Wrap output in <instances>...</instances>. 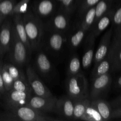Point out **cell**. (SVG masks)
Wrapping results in <instances>:
<instances>
[{
    "instance_id": "obj_6",
    "label": "cell",
    "mask_w": 121,
    "mask_h": 121,
    "mask_svg": "<svg viewBox=\"0 0 121 121\" xmlns=\"http://www.w3.org/2000/svg\"><path fill=\"white\" fill-rule=\"evenodd\" d=\"M57 98L55 96H39L35 95L30 97L27 106L44 113L55 112Z\"/></svg>"
},
{
    "instance_id": "obj_20",
    "label": "cell",
    "mask_w": 121,
    "mask_h": 121,
    "mask_svg": "<svg viewBox=\"0 0 121 121\" xmlns=\"http://www.w3.org/2000/svg\"><path fill=\"white\" fill-rule=\"evenodd\" d=\"M112 67V57L111 52L109 51L108 54L102 60L94 66L92 73V79L102 74L109 73Z\"/></svg>"
},
{
    "instance_id": "obj_27",
    "label": "cell",
    "mask_w": 121,
    "mask_h": 121,
    "mask_svg": "<svg viewBox=\"0 0 121 121\" xmlns=\"http://www.w3.org/2000/svg\"><path fill=\"white\" fill-rule=\"evenodd\" d=\"M80 0H57L56 3L60 5V9L71 15L78 8Z\"/></svg>"
},
{
    "instance_id": "obj_37",
    "label": "cell",
    "mask_w": 121,
    "mask_h": 121,
    "mask_svg": "<svg viewBox=\"0 0 121 121\" xmlns=\"http://www.w3.org/2000/svg\"><path fill=\"white\" fill-rule=\"evenodd\" d=\"M121 118V106L113 108L112 112V119Z\"/></svg>"
},
{
    "instance_id": "obj_41",
    "label": "cell",
    "mask_w": 121,
    "mask_h": 121,
    "mask_svg": "<svg viewBox=\"0 0 121 121\" xmlns=\"http://www.w3.org/2000/svg\"><path fill=\"white\" fill-rule=\"evenodd\" d=\"M5 19V18H4L1 15V14H0V26H1V25L2 24V22H3L4 20Z\"/></svg>"
},
{
    "instance_id": "obj_14",
    "label": "cell",
    "mask_w": 121,
    "mask_h": 121,
    "mask_svg": "<svg viewBox=\"0 0 121 121\" xmlns=\"http://www.w3.org/2000/svg\"><path fill=\"white\" fill-rule=\"evenodd\" d=\"M54 0H36L33 6L35 15L39 18H47L54 14L56 7Z\"/></svg>"
},
{
    "instance_id": "obj_25",
    "label": "cell",
    "mask_w": 121,
    "mask_h": 121,
    "mask_svg": "<svg viewBox=\"0 0 121 121\" xmlns=\"http://www.w3.org/2000/svg\"><path fill=\"white\" fill-rule=\"evenodd\" d=\"M82 62L80 57L77 54L71 56L67 66V76H72L81 73Z\"/></svg>"
},
{
    "instance_id": "obj_33",
    "label": "cell",
    "mask_w": 121,
    "mask_h": 121,
    "mask_svg": "<svg viewBox=\"0 0 121 121\" xmlns=\"http://www.w3.org/2000/svg\"><path fill=\"white\" fill-rule=\"evenodd\" d=\"M99 1V0H80L78 8V15L79 17L80 18L87 9L95 6Z\"/></svg>"
},
{
    "instance_id": "obj_9",
    "label": "cell",
    "mask_w": 121,
    "mask_h": 121,
    "mask_svg": "<svg viewBox=\"0 0 121 121\" xmlns=\"http://www.w3.org/2000/svg\"><path fill=\"white\" fill-rule=\"evenodd\" d=\"M13 21L6 18L0 26V59L8 53L10 48Z\"/></svg>"
},
{
    "instance_id": "obj_5",
    "label": "cell",
    "mask_w": 121,
    "mask_h": 121,
    "mask_svg": "<svg viewBox=\"0 0 121 121\" xmlns=\"http://www.w3.org/2000/svg\"><path fill=\"white\" fill-rule=\"evenodd\" d=\"M27 81L35 95L39 96H53L52 92L39 78L35 70L32 66H28L26 69Z\"/></svg>"
},
{
    "instance_id": "obj_43",
    "label": "cell",
    "mask_w": 121,
    "mask_h": 121,
    "mask_svg": "<svg viewBox=\"0 0 121 121\" xmlns=\"http://www.w3.org/2000/svg\"><path fill=\"white\" fill-rule=\"evenodd\" d=\"M113 42H115V41H113ZM118 43H121V40L120 41H119V42H118Z\"/></svg>"
},
{
    "instance_id": "obj_38",
    "label": "cell",
    "mask_w": 121,
    "mask_h": 121,
    "mask_svg": "<svg viewBox=\"0 0 121 121\" xmlns=\"http://www.w3.org/2000/svg\"><path fill=\"white\" fill-rule=\"evenodd\" d=\"M111 106L112 107V108H118L119 106H121V95L117 97L116 99H113L112 101H111L110 102Z\"/></svg>"
},
{
    "instance_id": "obj_44",
    "label": "cell",
    "mask_w": 121,
    "mask_h": 121,
    "mask_svg": "<svg viewBox=\"0 0 121 121\" xmlns=\"http://www.w3.org/2000/svg\"><path fill=\"white\" fill-rule=\"evenodd\" d=\"M1 92H0V97H1Z\"/></svg>"
},
{
    "instance_id": "obj_23",
    "label": "cell",
    "mask_w": 121,
    "mask_h": 121,
    "mask_svg": "<svg viewBox=\"0 0 121 121\" xmlns=\"http://www.w3.org/2000/svg\"><path fill=\"white\" fill-rule=\"evenodd\" d=\"M110 52L112 57V67L113 70H121V43L112 42Z\"/></svg>"
},
{
    "instance_id": "obj_13",
    "label": "cell",
    "mask_w": 121,
    "mask_h": 121,
    "mask_svg": "<svg viewBox=\"0 0 121 121\" xmlns=\"http://www.w3.org/2000/svg\"><path fill=\"white\" fill-rule=\"evenodd\" d=\"M70 15L60 9L52 15L48 22L49 29L65 33L69 27Z\"/></svg>"
},
{
    "instance_id": "obj_40",
    "label": "cell",
    "mask_w": 121,
    "mask_h": 121,
    "mask_svg": "<svg viewBox=\"0 0 121 121\" xmlns=\"http://www.w3.org/2000/svg\"><path fill=\"white\" fill-rule=\"evenodd\" d=\"M115 87L117 89L121 90V75L117 80L115 83Z\"/></svg>"
},
{
    "instance_id": "obj_2",
    "label": "cell",
    "mask_w": 121,
    "mask_h": 121,
    "mask_svg": "<svg viewBox=\"0 0 121 121\" xmlns=\"http://www.w3.org/2000/svg\"><path fill=\"white\" fill-rule=\"evenodd\" d=\"M2 120L24 121H52L57 119L50 118L46 113L40 112L28 106H21L8 109L4 114Z\"/></svg>"
},
{
    "instance_id": "obj_24",
    "label": "cell",
    "mask_w": 121,
    "mask_h": 121,
    "mask_svg": "<svg viewBox=\"0 0 121 121\" xmlns=\"http://www.w3.org/2000/svg\"><path fill=\"white\" fill-rule=\"evenodd\" d=\"M90 102L91 99L89 97L74 100L73 119H80L90 104Z\"/></svg>"
},
{
    "instance_id": "obj_32",
    "label": "cell",
    "mask_w": 121,
    "mask_h": 121,
    "mask_svg": "<svg viewBox=\"0 0 121 121\" xmlns=\"http://www.w3.org/2000/svg\"><path fill=\"white\" fill-rule=\"evenodd\" d=\"M2 66L8 71L9 74L14 79V80H16L19 78L25 76V74H24L23 72L20 69V67L17 65H14L13 63H6Z\"/></svg>"
},
{
    "instance_id": "obj_34",
    "label": "cell",
    "mask_w": 121,
    "mask_h": 121,
    "mask_svg": "<svg viewBox=\"0 0 121 121\" xmlns=\"http://www.w3.org/2000/svg\"><path fill=\"white\" fill-rule=\"evenodd\" d=\"M1 73L2 75V80L4 82V85L5 89L6 92H8L12 89L13 83H14V79L12 78L11 76L9 74L8 71L3 67L2 65V67L1 68Z\"/></svg>"
},
{
    "instance_id": "obj_42",
    "label": "cell",
    "mask_w": 121,
    "mask_h": 121,
    "mask_svg": "<svg viewBox=\"0 0 121 121\" xmlns=\"http://www.w3.org/2000/svg\"><path fill=\"white\" fill-rule=\"evenodd\" d=\"M1 66H2V65H1V60H0V68L1 67Z\"/></svg>"
},
{
    "instance_id": "obj_30",
    "label": "cell",
    "mask_w": 121,
    "mask_h": 121,
    "mask_svg": "<svg viewBox=\"0 0 121 121\" xmlns=\"http://www.w3.org/2000/svg\"><path fill=\"white\" fill-rule=\"evenodd\" d=\"M11 89L20 92H32L26 76L14 80Z\"/></svg>"
},
{
    "instance_id": "obj_16",
    "label": "cell",
    "mask_w": 121,
    "mask_h": 121,
    "mask_svg": "<svg viewBox=\"0 0 121 121\" xmlns=\"http://www.w3.org/2000/svg\"><path fill=\"white\" fill-rule=\"evenodd\" d=\"M39 50L34 59V66L40 74L46 77L52 72L53 66L44 53L39 49Z\"/></svg>"
},
{
    "instance_id": "obj_1",
    "label": "cell",
    "mask_w": 121,
    "mask_h": 121,
    "mask_svg": "<svg viewBox=\"0 0 121 121\" xmlns=\"http://www.w3.org/2000/svg\"><path fill=\"white\" fill-rule=\"evenodd\" d=\"M24 24L31 51H36L41 47L44 34V26L40 18L31 12L22 15Z\"/></svg>"
},
{
    "instance_id": "obj_15",
    "label": "cell",
    "mask_w": 121,
    "mask_h": 121,
    "mask_svg": "<svg viewBox=\"0 0 121 121\" xmlns=\"http://www.w3.org/2000/svg\"><path fill=\"white\" fill-rule=\"evenodd\" d=\"M47 44L48 48L54 53H59L62 50L66 41L65 33L50 29Z\"/></svg>"
},
{
    "instance_id": "obj_7",
    "label": "cell",
    "mask_w": 121,
    "mask_h": 121,
    "mask_svg": "<svg viewBox=\"0 0 121 121\" xmlns=\"http://www.w3.org/2000/svg\"><path fill=\"white\" fill-rule=\"evenodd\" d=\"M92 79L93 82L90 91L89 98L91 99L100 98L111 86L112 83L111 74L108 73Z\"/></svg>"
},
{
    "instance_id": "obj_45",
    "label": "cell",
    "mask_w": 121,
    "mask_h": 121,
    "mask_svg": "<svg viewBox=\"0 0 121 121\" xmlns=\"http://www.w3.org/2000/svg\"><path fill=\"white\" fill-rule=\"evenodd\" d=\"M1 1V0H0V1Z\"/></svg>"
},
{
    "instance_id": "obj_19",
    "label": "cell",
    "mask_w": 121,
    "mask_h": 121,
    "mask_svg": "<svg viewBox=\"0 0 121 121\" xmlns=\"http://www.w3.org/2000/svg\"><path fill=\"white\" fill-rule=\"evenodd\" d=\"M91 104L99 112L104 121L112 119V112L113 108L110 103L101 98L91 99Z\"/></svg>"
},
{
    "instance_id": "obj_4",
    "label": "cell",
    "mask_w": 121,
    "mask_h": 121,
    "mask_svg": "<svg viewBox=\"0 0 121 121\" xmlns=\"http://www.w3.org/2000/svg\"><path fill=\"white\" fill-rule=\"evenodd\" d=\"M66 88L67 95L74 100L89 97L87 79L82 73L67 76Z\"/></svg>"
},
{
    "instance_id": "obj_11",
    "label": "cell",
    "mask_w": 121,
    "mask_h": 121,
    "mask_svg": "<svg viewBox=\"0 0 121 121\" xmlns=\"http://www.w3.org/2000/svg\"><path fill=\"white\" fill-rule=\"evenodd\" d=\"M96 38L91 31L85 37V47L83 50L82 59L81 60L82 67L83 69L87 70L93 63L95 55V40Z\"/></svg>"
},
{
    "instance_id": "obj_36",
    "label": "cell",
    "mask_w": 121,
    "mask_h": 121,
    "mask_svg": "<svg viewBox=\"0 0 121 121\" xmlns=\"http://www.w3.org/2000/svg\"><path fill=\"white\" fill-rule=\"evenodd\" d=\"M115 35L113 37V41L119 42L121 40V24L120 26L114 30Z\"/></svg>"
},
{
    "instance_id": "obj_29",
    "label": "cell",
    "mask_w": 121,
    "mask_h": 121,
    "mask_svg": "<svg viewBox=\"0 0 121 121\" xmlns=\"http://www.w3.org/2000/svg\"><path fill=\"white\" fill-rule=\"evenodd\" d=\"M16 0H1L0 1V14L4 18L11 17Z\"/></svg>"
},
{
    "instance_id": "obj_10",
    "label": "cell",
    "mask_w": 121,
    "mask_h": 121,
    "mask_svg": "<svg viewBox=\"0 0 121 121\" xmlns=\"http://www.w3.org/2000/svg\"><path fill=\"white\" fill-rule=\"evenodd\" d=\"M113 30L112 27L110 28L102 37L98 48L95 52L93 61L94 66L102 60L108 54L111 46V39L113 33Z\"/></svg>"
},
{
    "instance_id": "obj_3",
    "label": "cell",
    "mask_w": 121,
    "mask_h": 121,
    "mask_svg": "<svg viewBox=\"0 0 121 121\" xmlns=\"http://www.w3.org/2000/svg\"><path fill=\"white\" fill-rule=\"evenodd\" d=\"M8 53L11 63L17 65L18 67H22L27 63L31 53L24 44L19 39L13 27V25L11 43Z\"/></svg>"
},
{
    "instance_id": "obj_21",
    "label": "cell",
    "mask_w": 121,
    "mask_h": 121,
    "mask_svg": "<svg viewBox=\"0 0 121 121\" xmlns=\"http://www.w3.org/2000/svg\"><path fill=\"white\" fill-rule=\"evenodd\" d=\"M89 31L83 29L81 27H78L77 30L74 31L69 37L68 40L69 46L72 50L78 48L84 40L86 36V34Z\"/></svg>"
},
{
    "instance_id": "obj_28",
    "label": "cell",
    "mask_w": 121,
    "mask_h": 121,
    "mask_svg": "<svg viewBox=\"0 0 121 121\" xmlns=\"http://www.w3.org/2000/svg\"><path fill=\"white\" fill-rule=\"evenodd\" d=\"M80 119L86 121H104L99 112L91 105V102Z\"/></svg>"
},
{
    "instance_id": "obj_22",
    "label": "cell",
    "mask_w": 121,
    "mask_h": 121,
    "mask_svg": "<svg viewBox=\"0 0 121 121\" xmlns=\"http://www.w3.org/2000/svg\"><path fill=\"white\" fill-rule=\"evenodd\" d=\"M95 20V6L91 7L87 9L85 14L82 16L78 27H81L83 29L89 31L93 26Z\"/></svg>"
},
{
    "instance_id": "obj_12",
    "label": "cell",
    "mask_w": 121,
    "mask_h": 121,
    "mask_svg": "<svg viewBox=\"0 0 121 121\" xmlns=\"http://www.w3.org/2000/svg\"><path fill=\"white\" fill-rule=\"evenodd\" d=\"M74 99L69 96H64L57 99L55 112L66 119H73Z\"/></svg>"
},
{
    "instance_id": "obj_17",
    "label": "cell",
    "mask_w": 121,
    "mask_h": 121,
    "mask_svg": "<svg viewBox=\"0 0 121 121\" xmlns=\"http://www.w3.org/2000/svg\"><path fill=\"white\" fill-rule=\"evenodd\" d=\"M113 11H114V8H112L107 13H105L96 22L93 24L92 28L89 31H91L96 38L98 37L111 24Z\"/></svg>"
},
{
    "instance_id": "obj_31",
    "label": "cell",
    "mask_w": 121,
    "mask_h": 121,
    "mask_svg": "<svg viewBox=\"0 0 121 121\" xmlns=\"http://www.w3.org/2000/svg\"><path fill=\"white\" fill-rule=\"evenodd\" d=\"M30 0H20L18 2L15 4L13 8V12L11 17L15 15H23L28 11V6H29Z\"/></svg>"
},
{
    "instance_id": "obj_18",
    "label": "cell",
    "mask_w": 121,
    "mask_h": 121,
    "mask_svg": "<svg viewBox=\"0 0 121 121\" xmlns=\"http://www.w3.org/2000/svg\"><path fill=\"white\" fill-rule=\"evenodd\" d=\"M11 17L13 27L16 31L19 39L24 44L30 53H31V48L30 45L28 38H27L24 24L23 17L22 15H15Z\"/></svg>"
},
{
    "instance_id": "obj_35",
    "label": "cell",
    "mask_w": 121,
    "mask_h": 121,
    "mask_svg": "<svg viewBox=\"0 0 121 121\" xmlns=\"http://www.w3.org/2000/svg\"><path fill=\"white\" fill-rule=\"evenodd\" d=\"M112 27L116 30L121 24V3L114 8L112 20Z\"/></svg>"
},
{
    "instance_id": "obj_39",
    "label": "cell",
    "mask_w": 121,
    "mask_h": 121,
    "mask_svg": "<svg viewBox=\"0 0 121 121\" xmlns=\"http://www.w3.org/2000/svg\"><path fill=\"white\" fill-rule=\"evenodd\" d=\"M1 67H2V66H1ZM1 68H0V92L1 93V94H5V93H6V91L5 89L4 85V82H3V80H2V75H1Z\"/></svg>"
},
{
    "instance_id": "obj_26",
    "label": "cell",
    "mask_w": 121,
    "mask_h": 121,
    "mask_svg": "<svg viewBox=\"0 0 121 121\" xmlns=\"http://www.w3.org/2000/svg\"><path fill=\"white\" fill-rule=\"evenodd\" d=\"M113 1L114 0H99L95 5V20L94 23L105 13L113 8L112 5Z\"/></svg>"
},
{
    "instance_id": "obj_8",
    "label": "cell",
    "mask_w": 121,
    "mask_h": 121,
    "mask_svg": "<svg viewBox=\"0 0 121 121\" xmlns=\"http://www.w3.org/2000/svg\"><path fill=\"white\" fill-rule=\"evenodd\" d=\"M32 92H20L11 89L6 92L5 105L8 109L27 106Z\"/></svg>"
}]
</instances>
